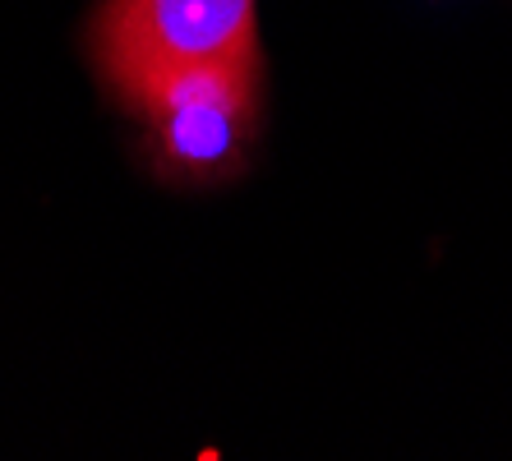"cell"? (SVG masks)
<instances>
[{"instance_id":"cell-1","label":"cell","mask_w":512,"mask_h":461,"mask_svg":"<svg viewBox=\"0 0 512 461\" xmlns=\"http://www.w3.org/2000/svg\"><path fill=\"white\" fill-rule=\"evenodd\" d=\"M143 125V157L167 185L240 176L259 134V56L157 74L125 102Z\"/></svg>"},{"instance_id":"cell-2","label":"cell","mask_w":512,"mask_h":461,"mask_svg":"<svg viewBox=\"0 0 512 461\" xmlns=\"http://www.w3.org/2000/svg\"><path fill=\"white\" fill-rule=\"evenodd\" d=\"M88 56L130 102L157 74L259 56L254 0H102L88 19Z\"/></svg>"}]
</instances>
